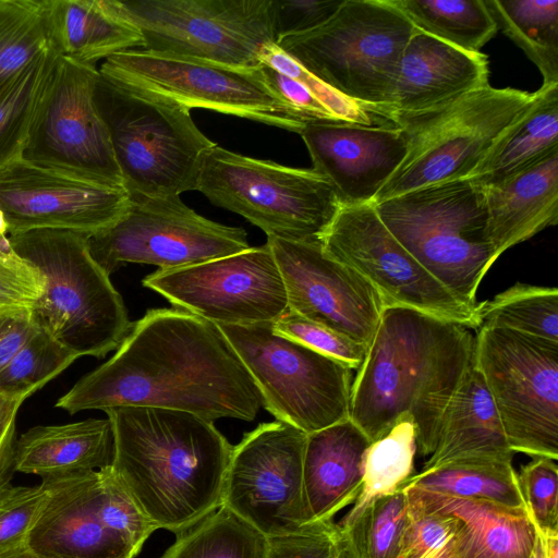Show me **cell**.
Instances as JSON below:
<instances>
[{
    "instance_id": "f6af8a7d",
    "label": "cell",
    "mask_w": 558,
    "mask_h": 558,
    "mask_svg": "<svg viewBox=\"0 0 558 558\" xmlns=\"http://www.w3.org/2000/svg\"><path fill=\"white\" fill-rule=\"evenodd\" d=\"M266 558H342L338 525L311 522L298 531L267 537Z\"/></svg>"
},
{
    "instance_id": "f1b7e54d",
    "label": "cell",
    "mask_w": 558,
    "mask_h": 558,
    "mask_svg": "<svg viewBox=\"0 0 558 558\" xmlns=\"http://www.w3.org/2000/svg\"><path fill=\"white\" fill-rule=\"evenodd\" d=\"M51 47L61 56L93 64L142 48L140 31L113 0H43Z\"/></svg>"
},
{
    "instance_id": "4dcf8cb0",
    "label": "cell",
    "mask_w": 558,
    "mask_h": 558,
    "mask_svg": "<svg viewBox=\"0 0 558 558\" xmlns=\"http://www.w3.org/2000/svg\"><path fill=\"white\" fill-rule=\"evenodd\" d=\"M509 460H461L422 470L407 486L465 499L525 508Z\"/></svg>"
},
{
    "instance_id": "816d5d0a",
    "label": "cell",
    "mask_w": 558,
    "mask_h": 558,
    "mask_svg": "<svg viewBox=\"0 0 558 558\" xmlns=\"http://www.w3.org/2000/svg\"><path fill=\"white\" fill-rule=\"evenodd\" d=\"M22 403V401L0 397V424L10 415L17 412Z\"/></svg>"
},
{
    "instance_id": "ffe728a7",
    "label": "cell",
    "mask_w": 558,
    "mask_h": 558,
    "mask_svg": "<svg viewBox=\"0 0 558 558\" xmlns=\"http://www.w3.org/2000/svg\"><path fill=\"white\" fill-rule=\"evenodd\" d=\"M129 202L122 185L23 158L0 169V209L9 234L62 229L93 235L114 223Z\"/></svg>"
},
{
    "instance_id": "5b68a950",
    "label": "cell",
    "mask_w": 558,
    "mask_h": 558,
    "mask_svg": "<svg viewBox=\"0 0 558 558\" xmlns=\"http://www.w3.org/2000/svg\"><path fill=\"white\" fill-rule=\"evenodd\" d=\"M94 97L130 196L197 191L203 162L217 144L199 131L191 109L100 73Z\"/></svg>"
},
{
    "instance_id": "7dc6e473",
    "label": "cell",
    "mask_w": 558,
    "mask_h": 558,
    "mask_svg": "<svg viewBox=\"0 0 558 558\" xmlns=\"http://www.w3.org/2000/svg\"><path fill=\"white\" fill-rule=\"evenodd\" d=\"M343 0H271V24L276 43L312 31L325 23Z\"/></svg>"
},
{
    "instance_id": "5bb4252c",
    "label": "cell",
    "mask_w": 558,
    "mask_h": 558,
    "mask_svg": "<svg viewBox=\"0 0 558 558\" xmlns=\"http://www.w3.org/2000/svg\"><path fill=\"white\" fill-rule=\"evenodd\" d=\"M98 71L189 109H210L296 133L307 124L272 92L260 66L236 68L134 48L110 56Z\"/></svg>"
},
{
    "instance_id": "7402d4cb",
    "label": "cell",
    "mask_w": 558,
    "mask_h": 558,
    "mask_svg": "<svg viewBox=\"0 0 558 558\" xmlns=\"http://www.w3.org/2000/svg\"><path fill=\"white\" fill-rule=\"evenodd\" d=\"M299 134L313 169L344 205L374 204L408 151L407 137L398 126L324 121L305 124Z\"/></svg>"
},
{
    "instance_id": "7c38bea8",
    "label": "cell",
    "mask_w": 558,
    "mask_h": 558,
    "mask_svg": "<svg viewBox=\"0 0 558 558\" xmlns=\"http://www.w3.org/2000/svg\"><path fill=\"white\" fill-rule=\"evenodd\" d=\"M474 365L498 412L509 448L558 458V343L480 327Z\"/></svg>"
},
{
    "instance_id": "30bf717a",
    "label": "cell",
    "mask_w": 558,
    "mask_h": 558,
    "mask_svg": "<svg viewBox=\"0 0 558 558\" xmlns=\"http://www.w3.org/2000/svg\"><path fill=\"white\" fill-rule=\"evenodd\" d=\"M41 485L47 499L28 536L33 558H136L156 531L111 466Z\"/></svg>"
},
{
    "instance_id": "e0dca14e",
    "label": "cell",
    "mask_w": 558,
    "mask_h": 558,
    "mask_svg": "<svg viewBox=\"0 0 558 558\" xmlns=\"http://www.w3.org/2000/svg\"><path fill=\"white\" fill-rule=\"evenodd\" d=\"M98 77L95 65L57 52L21 158L123 186L95 102Z\"/></svg>"
},
{
    "instance_id": "d590c367",
    "label": "cell",
    "mask_w": 558,
    "mask_h": 558,
    "mask_svg": "<svg viewBox=\"0 0 558 558\" xmlns=\"http://www.w3.org/2000/svg\"><path fill=\"white\" fill-rule=\"evenodd\" d=\"M477 316L478 328H507L558 343L557 288L517 283L477 303Z\"/></svg>"
},
{
    "instance_id": "9c48e42d",
    "label": "cell",
    "mask_w": 558,
    "mask_h": 558,
    "mask_svg": "<svg viewBox=\"0 0 558 558\" xmlns=\"http://www.w3.org/2000/svg\"><path fill=\"white\" fill-rule=\"evenodd\" d=\"M533 97L534 93L489 85L438 112L398 122L408 151L374 204L425 185L472 177Z\"/></svg>"
},
{
    "instance_id": "db71d44e",
    "label": "cell",
    "mask_w": 558,
    "mask_h": 558,
    "mask_svg": "<svg viewBox=\"0 0 558 558\" xmlns=\"http://www.w3.org/2000/svg\"><path fill=\"white\" fill-rule=\"evenodd\" d=\"M8 234H9V225L7 222L4 214L0 209V236L8 235Z\"/></svg>"
},
{
    "instance_id": "74e56055",
    "label": "cell",
    "mask_w": 558,
    "mask_h": 558,
    "mask_svg": "<svg viewBox=\"0 0 558 558\" xmlns=\"http://www.w3.org/2000/svg\"><path fill=\"white\" fill-rule=\"evenodd\" d=\"M57 51L50 47L0 87V169L22 157Z\"/></svg>"
},
{
    "instance_id": "9a60e30c",
    "label": "cell",
    "mask_w": 558,
    "mask_h": 558,
    "mask_svg": "<svg viewBox=\"0 0 558 558\" xmlns=\"http://www.w3.org/2000/svg\"><path fill=\"white\" fill-rule=\"evenodd\" d=\"M320 244L372 286L384 308H411L478 328L477 306L464 304L433 277L387 229L373 203L342 204Z\"/></svg>"
},
{
    "instance_id": "7bdbcfd3",
    "label": "cell",
    "mask_w": 558,
    "mask_h": 558,
    "mask_svg": "<svg viewBox=\"0 0 558 558\" xmlns=\"http://www.w3.org/2000/svg\"><path fill=\"white\" fill-rule=\"evenodd\" d=\"M405 495L408 519L398 558H435L454 538L459 520L451 514L427 509L409 494Z\"/></svg>"
},
{
    "instance_id": "d6a6232c",
    "label": "cell",
    "mask_w": 558,
    "mask_h": 558,
    "mask_svg": "<svg viewBox=\"0 0 558 558\" xmlns=\"http://www.w3.org/2000/svg\"><path fill=\"white\" fill-rule=\"evenodd\" d=\"M412 23L441 41L469 52L481 49L498 27L485 0H390Z\"/></svg>"
},
{
    "instance_id": "44dd1931",
    "label": "cell",
    "mask_w": 558,
    "mask_h": 558,
    "mask_svg": "<svg viewBox=\"0 0 558 558\" xmlns=\"http://www.w3.org/2000/svg\"><path fill=\"white\" fill-rule=\"evenodd\" d=\"M282 275L288 308L368 347L381 301L355 270L328 256L320 243L267 238Z\"/></svg>"
},
{
    "instance_id": "cb8c5ba5",
    "label": "cell",
    "mask_w": 558,
    "mask_h": 558,
    "mask_svg": "<svg viewBox=\"0 0 558 558\" xmlns=\"http://www.w3.org/2000/svg\"><path fill=\"white\" fill-rule=\"evenodd\" d=\"M404 492L427 509L459 520L451 544L435 558H531L538 533L525 508L441 495L414 486Z\"/></svg>"
},
{
    "instance_id": "d4e9b609",
    "label": "cell",
    "mask_w": 558,
    "mask_h": 558,
    "mask_svg": "<svg viewBox=\"0 0 558 558\" xmlns=\"http://www.w3.org/2000/svg\"><path fill=\"white\" fill-rule=\"evenodd\" d=\"M496 260L508 248L558 222V147L490 184L482 185Z\"/></svg>"
},
{
    "instance_id": "4fadbf2b",
    "label": "cell",
    "mask_w": 558,
    "mask_h": 558,
    "mask_svg": "<svg viewBox=\"0 0 558 558\" xmlns=\"http://www.w3.org/2000/svg\"><path fill=\"white\" fill-rule=\"evenodd\" d=\"M141 33L142 49L244 69L276 44L271 0H113Z\"/></svg>"
},
{
    "instance_id": "c3c4849f",
    "label": "cell",
    "mask_w": 558,
    "mask_h": 558,
    "mask_svg": "<svg viewBox=\"0 0 558 558\" xmlns=\"http://www.w3.org/2000/svg\"><path fill=\"white\" fill-rule=\"evenodd\" d=\"M260 70L272 92L307 123L342 121L299 81L266 64H262Z\"/></svg>"
},
{
    "instance_id": "83f0119b",
    "label": "cell",
    "mask_w": 558,
    "mask_h": 558,
    "mask_svg": "<svg viewBox=\"0 0 558 558\" xmlns=\"http://www.w3.org/2000/svg\"><path fill=\"white\" fill-rule=\"evenodd\" d=\"M114 436L109 418L60 425H38L14 445V471L43 480L99 471L111 466Z\"/></svg>"
},
{
    "instance_id": "8d00e7d4",
    "label": "cell",
    "mask_w": 558,
    "mask_h": 558,
    "mask_svg": "<svg viewBox=\"0 0 558 558\" xmlns=\"http://www.w3.org/2000/svg\"><path fill=\"white\" fill-rule=\"evenodd\" d=\"M416 450L415 426L409 416L371 441L364 454L361 490L349 512L357 511L374 498L403 490L416 473Z\"/></svg>"
},
{
    "instance_id": "484cf974",
    "label": "cell",
    "mask_w": 558,
    "mask_h": 558,
    "mask_svg": "<svg viewBox=\"0 0 558 558\" xmlns=\"http://www.w3.org/2000/svg\"><path fill=\"white\" fill-rule=\"evenodd\" d=\"M368 437L350 420L307 434L303 489L308 522L331 521L361 490Z\"/></svg>"
},
{
    "instance_id": "d6986e66",
    "label": "cell",
    "mask_w": 558,
    "mask_h": 558,
    "mask_svg": "<svg viewBox=\"0 0 558 558\" xmlns=\"http://www.w3.org/2000/svg\"><path fill=\"white\" fill-rule=\"evenodd\" d=\"M304 432L284 422L263 423L232 446L221 506L266 537L311 523L303 489Z\"/></svg>"
},
{
    "instance_id": "f546056e",
    "label": "cell",
    "mask_w": 558,
    "mask_h": 558,
    "mask_svg": "<svg viewBox=\"0 0 558 558\" xmlns=\"http://www.w3.org/2000/svg\"><path fill=\"white\" fill-rule=\"evenodd\" d=\"M558 147V84H543L469 179L495 184Z\"/></svg>"
},
{
    "instance_id": "52a82bcc",
    "label": "cell",
    "mask_w": 558,
    "mask_h": 558,
    "mask_svg": "<svg viewBox=\"0 0 558 558\" xmlns=\"http://www.w3.org/2000/svg\"><path fill=\"white\" fill-rule=\"evenodd\" d=\"M414 29L390 0H343L320 26L276 45L344 98L389 119L400 60Z\"/></svg>"
},
{
    "instance_id": "8992f818",
    "label": "cell",
    "mask_w": 558,
    "mask_h": 558,
    "mask_svg": "<svg viewBox=\"0 0 558 558\" xmlns=\"http://www.w3.org/2000/svg\"><path fill=\"white\" fill-rule=\"evenodd\" d=\"M404 248L461 302L476 292L496 262L484 189L471 179L425 185L374 204Z\"/></svg>"
},
{
    "instance_id": "b9f144b4",
    "label": "cell",
    "mask_w": 558,
    "mask_h": 558,
    "mask_svg": "<svg viewBox=\"0 0 558 558\" xmlns=\"http://www.w3.org/2000/svg\"><path fill=\"white\" fill-rule=\"evenodd\" d=\"M527 514L539 535L558 533L557 460L536 457L517 474Z\"/></svg>"
},
{
    "instance_id": "ac0fdd59",
    "label": "cell",
    "mask_w": 558,
    "mask_h": 558,
    "mask_svg": "<svg viewBox=\"0 0 558 558\" xmlns=\"http://www.w3.org/2000/svg\"><path fill=\"white\" fill-rule=\"evenodd\" d=\"M142 283L218 326L272 323L288 310L284 281L267 242L201 264L157 269Z\"/></svg>"
},
{
    "instance_id": "7a4b0ae2",
    "label": "cell",
    "mask_w": 558,
    "mask_h": 558,
    "mask_svg": "<svg viewBox=\"0 0 558 558\" xmlns=\"http://www.w3.org/2000/svg\"><path fill=\"white\" fill-rule=\"evenodd\" d=\"M470 329L405 307H385L352 383L350 420L374 441L411 417L430 456L442 415L473 363Z\"/></svg>"
},
{
    "instance_id": "f907efd6",
    "label": "cell",
    "mask_w": 558,
    "mask_h": 558,
    "mask_svg": "<svg viewBox=\"0 0 558 558\" xmlns=\"http://www.w3.org/2000/svg\"><path fill=\"white\" fill-rule=\"evenodd\" d=\"M17 412L0 424V490L11 484L14 472V445Z\"/></svg>"
},
{
    "instance_id": "e575fe53",
    "label": "cell",
    "mask_w": 558,
    "mask_h": 558,
    "mask_svg": "<svg viewBox=\"0 0 558 558\" xmlns=\"http://www.w3.org/2000/svg\"><path fill=\"white\" fill-rule=\"evenodd\" d=\"M267 537L228 508L175 535L159 558H266Z\"/></svg>"
},
{
    "instance_id": "ee69618b",
    "label": "cell",
    "mask_w": 558,
    "mask_h": 558,
    "mask_svg": "<svg viewBox=\"0 0 558 558\" xmlns=\"http://www.w3.org/2000/svg\"><path fill=\"white\" fill-rule=\"evenodd\" d=\"M272 327L277 333L335 359L351 369H359L367 353L368 347L289 308L274 322Z\"/></svg>"
},
{
    "instance_id": "277c9868",
    "label": "cell",
    "mask_w": 558,
    "mask_h": 558,
    "mask_svg": "<svg viewBox=\"0 0 558 558\" xmlns=\"http://www.w3.org/2000/svg\"><path fill=\"white\" fill-rule=\"evenodd\" d=\"M8 235L41 279V294L32 306L36 325L77 357L100 359L117 350L133 322L109 275L93 258L89 235L62 229Z\"/></svg>"
},
{
    "instance_id": "1f68e13d",
    "label": "cell",
    "mask_w": 558,
    "mask_h": 558,
    "mask_svg": "<svg viewBox=\"0 0 558 558\" xmlns=\"http://www.w3.org/2000/svg\"><path fill=\"white\" fill-rule=\"evenodd\" d=\"M500 28L543 75V84H558V1L485 0Z\"/></svg>"
},
{
    "instance_id": "4316f807",
    "label": "cell",
    "mask_w": 558,
    "mask_h": 558,
    "mask_svg": "<svg viewBox=\"0 0 558 558\" xmlns=\"http://www.w3.org/2000/svg\"><path fill=\"white\" fill-rule=\"evenodd\" d=\"M513 453L473 359L442 415L435 450L422 470L461 460L512 461Z\"/></svg>"
},
{
    "instance_id": "603a6c76",
    "label": "cell",
    "mask_w": 558,
    "mask_h": 558,
    "mask_svg": "<svg viewBox=\"0 0 558 558\" xmlns=\"http://www.w3.org/2000/svg\"><path fill=\"white\" fill-rule=\"evenodd\" d=\"M489 86L487 57L414 29L402 53L389 119L398 122L438 112Z\"/></svg>"
},
{
    "instance_id": "8fae6325",
    "label": "cell",
    "mask_w": 558,
    "mask_h": 558,
    "mask_svg": "<svg viewBox=\"0 0 558 558\" xmlns=\"http://www.w3.org/2000/svg\"><path fill=\"white\" fill-rule=\"evenodd\" d=\"M272 323L219 326L277 421L312 434L350 418L352 369L274 330Z\"/></svg>"
},
{
    "instance_id": "836d02e7",
    "label": "cell",
    "mask_w": 558,
    "mask_h": 558,
    "mask_svg": "<svg viewBox=\"0 0 558 558\" xmlns=\"http://www.w3.org/2000/svg\"><path fill=\"white\" fill-rule=\"evenodd\" d=\"M407 519L404 489L348 512L337 524L342 558H398Z\"/></svg>"
},
{
    "instance_id": "60d3db41",
    "label": "cell",
    "mask_w": 558,
    "mask_h": 558,
    "mask_svg": "<svg viewBox=\"0 0 558 558\" xmlns=\"http://www.w3.org/2000/svg\"><path fill=\"white\" fill-rule=\"evenodd\" d=\"M47 499L41 485L14 486L0 490V558H33L29 532Z\"/></svg>"
},
{
    "instance_id": "ba28073f",
    "label": "cell",
    "mask_w": 558,
    "mask_h": 558,
    "mask_svg": "<svg viewBox=\"0 0 558 558\" xmlns=\"http://www.w3.org/2000/svg\"><path fill=\"white\" fill-rule=\"evenodd\" d=\"M197 191L233 211L267 238L320 243L341 201L313 168H292L216 145L206 156Z\"/></svg>"
},
{
    "instance_id": "6da1fadb",
    "label": "cell",
    "mask_w": 558,
    "mask_h": 558,
    "mask_svg": "<svg viewBox=\"0 0 558 558\" xmlns=\"http://www.w3.org/2000/svg\"><path fill=\"white\" fill-rule=\"evenodd\" d=\"M129 405L253 421L262 397L218 325L177 307L153 308L56 402L70 414Z\"/></svg>"
},
{
    "instance_id": "3957f363",
    "label": "cell",
    "mask_w": 558,
    "mask_h": 558,
    "mask_svg": "<svg viewBox=\"0 0 558 558\" xmlns=\"http://www.w3.org/2000/svg\"><path fill=\"white\" fill-rule=\"evenodd\" d=\"M111 470L156 530L175 535L221 506L232 446L214 422L154 407L105 410Z\"/></svg>"
},
{
    "instance_id": "ab89813d",
    "label": "cell",
    "mask_w": 558,
    "mask_h": 558,
    "mask_svg": "<svg viewBox=\"0 0 558 558\" xmlns=\"http://www.w3.org/2000/svg\"><path fill=\"white\" fill-rule=\"evenodd\" d=\"M74 353L37 326L29 339L0 372V397L24 401L68 368Z\"/></svg>"
},
{
    "instance_id": "2e32d148",
    "label": "cell",
    "mask_w": 558,
    "mask_h": 558,
    "mask_svg": "<svg viewBox=\"0 0 558 558\" xmlns=\"http://www.w3.org/2000/svg\"><path fill=\"white\" fill-rule=\"evenodd\" d=\"M88 246L109 276L130 263L171 269L251 247L244 229L198 215L180 196H130L123 215L107 229L89 235Z\"/></svg>"
},
{
    "instance_id": "bcb514c9",
    "label": "cell",
    "mask_w": 558,
    "mask_h": 558,
    "mask_svg": "<svg viewBox=\"0 0 558 558\" xmlns=\"http://www.w3.org/2000/svg\"><path fill=\"white\" fill-rule=\"evenodd\" d=\"M36 268L14 250L9 235L0 236V311L32 307L41 294Z\"/></svg>"
},
{
    "instance_id": "681fc988",
    "label": "cell",
    "mask_w": 558,
    "mask_h": 558,
    "mask_svg": "<svg viewBox=\"0 0 558 558\" xmlns=\"http://www.w3.org/2000/svg\"><path fill=\"white\" fill-rule=\"evenodd\" d=\"M36 328L32 307L0 311V372L29 339Z\"/></svg>"
},
{
    "instance_id": "f35d334b",
    "label": "cell",
    "mask_w": 558,
    "mask_h": 558,
    "mask_svg": "<svg viewBox=\"0 0 558 558\" xmlns=\"http://www.w3.org/2000/svg\"><path fill=\"white\" fill-rule=\"evenodd\" d=\"M50 47L43 0H0V87Z\"/></svg>"
},
{
    "instance_id": "f5cc1de1",
    "label": "cell",
    "mask_w": 558,
    "mask_h": 558,
    "mask_svg": "<svg viewBox=\"0 0 558 558\" xmlns=\"http://www.w3.org/2000/svg\"><path fill=\"white\" fill-rule=\"evenodd\" d=\"M531 558H545L543 542L538 535L535 548Z\"/></svg>"
}]
</instances>
